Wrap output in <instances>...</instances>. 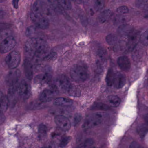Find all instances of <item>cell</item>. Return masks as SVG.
Here are the masks:
<instances>
[{"label":"cell","mask_w":148,"mask_h":148,"mask_svg":"<svg viewBox=\"0 0 148 148\" xmlns=\"http://www.w3.org/2000/svg\"><path fill=\"white\" fill-rule=\"evenodd\" d=\"M112 15V11L109 9H106L101 12L98 16V21L101 23H104L109 20Z\"/></svg>","instance_id":"obj_18"},{"label":"cell","mask_w":148,"mask_h":148,"mask_svg":"<svg viewBox=\"0 0 148 148\" xmlns=\"http://www.w3.org/2000/svg\"><path fill=\"white\" fill-rule=\"evenodd\" d=\"M30 17L35 26L39 29H47L49 26L48 19L39 13H36L31 10Z\"/></svg>","instance_id":"obj_5"},{"label":"cell","mask_w":148,"mask_h":148,"mask_svg":"<svg viewBox=\"0 0 148 148\" xmlns=\"http://www.w3.org/2000/svg\"><path fill=\"white\" fill-rule=\"evenodd\" d=\"M5 96H6L4 95L3 93L1 91H0V104L1 103L3 100Z\"/></svg>","instance_id":"obj_42"},{"label":"cell","mask_w":148,"mask_h":148,"mask_svg":"<svg viewBox=\"0 0 148 148\" xmlns=\"http://www.w3.org/2000/svg\"><path fill=\"white\" fill-rule=\"evenodd\" d=\"M47 127L43 124H41L39 125L38 127V135L40 138H43L47 135Z\"/></svg>","instance_id":"obj_29"},{"label":"cell","mask_w":148,"mask_h":148,"mask_svg":"<svg viewBox=\"0 0 148 148\" xmlns=\"http://www.w3.org/2000/svg\"><path fill=\"white\" fill-rule=\"evenodd\" d=\"M102 113H96L87 116L83 123L82 127L85 130H88L101 124L104 119Z\"/></svg>","instance_id":"obj_3"},{"label":"cell","mask_w":148,"mask_h":148,"mask_svg":"<svg viewBox=\"0 0 148 148\" xmlns=\"http://www.w3.org/2000/svg\"><path fill=\"white\" fill-rule=\"evenodd\" d=\"M6 117L4 115V113L0 111V125L2 124L5 121Z\"/></svg>","instance_id":"obj_40"},{"label":"cell","mask_w":148,"mask_h":148,"mask_svg":"<svg viewBox=\"0 0 148 148\" xmlns=\"http://www.w3.org/2000/svg\"><path fill=\"white\" fill-rule=\"evenodd\" d=\"M17 93L20 97L23 100L28 99L31 93L30 84L26 80H22L18 84Z\"/></svg>","instance_id":"obj_8"},{"label":"cell","mask_w":148,"mask_h":148,"mask_svg":"<svg viewBox=\"0 0 148 148\" xmlns=\"http://www.w3.org/2000/svg\"><path fill=\"white\" fill-rule=\"evenodd\" d=\"M107 101L110 106L115 108L118 107L121 102L120 97L115 95L109 96L107 98Z\"/></svg>","instance_id":"obj_20"},{"label":"cell","mask_w":148,"mask_h":148,"mask_svg":"<svg viewBox=\"0 0 148 148\" xmlns=\"http://www.w3.org/2000/svg\"><path fill=\"white\" fill-rule=\"evenodd\" d=\"M115 73L112 69H109L106 76V82L109 86H113V81Z\"/></svg>","instance_id":"obj_23"},{"label":"cell","mask_w":148,"mask_h":148,"mask_svg":"<svg viewBox=\"0 0 148 148\" xmlns=\"http://www.w3.org/2000/svg\"><path fill=\"white\" fill-rule=\"evenodd\" d=\"M94 143L92 139H87L76 148H94Z\"/></svg>","instance_id":"obj_26"},{"label":"cell","mask_w":148,"mask_h":148,"mask_svg":"<svg viewBox=\"0 0 148 148\" xmlns=\"http://www.w3.org/2000/svg\"><path fill=\"white\" fill-rule=\"evenodd\" d=\"M73 101L67 97H60L56 98L54 101V104L56 106H69L72 105Z\"/></svg>","instance_id":"obj_17"},{"label":"cell","mask_w":148,"mask_h":148,"mask_svg":"<svg viewBox=\"0 0 148 148\" xmlns=\"http://www.w3.org/2000/svg\"><path fill=\"white\" fill-rule=\"evenodd\" d=\"M31 10L42 14L47 18L48 16H51L53 15V11L51 8L45 2L42 0H36L33 4Z\"/></svg>","instance_id":"obj_6"},{"label":"cell","mask_w":148,"mask_h":148,"mask_svg":"<svg viewBox=\"0 0 148 148\" xmlns=\"http://www.w3.org/2000/svg\"><path fill=\"white\" fill-rule=\"evenodd\" d=\"M52 77L51 71L50 69H46L41 73L38 74L34 79V82L36 84L43 85L50 81Z\"/></svg>","instance_id":"obj_10"},{"label":"cell","mask_w":148,"mask_h":148,"mask_svg":"<svg viewBox=\"0 0 148 148\" xmlns=\"http://www.w3.org/2000/svg\"><path fill=\"white\" fill-rule=\"evenodd\" d=\"M70 140H71V137L70 136H64L61 140L60 143V147L62 148L65 147L70 142Z\"/></svg>","instance_id":"obj_35"},{"label":"cell","mask_w":148,"mask_h":148,"mask_svg":"<svg viewBox=\"0 0 148 148\" xmlns=\"http://www.w3.org/2000/svg\"><path fill=\"white\" fill-rule=\"evenodd\" d=\"M0 53H5L12 50L16 45L15 39L7 31L0 33Z\"/></svg>","instance_id":"obj_2"},{"label":"cell","mask_w":148,"mask_h":148,"mask_svg":"<svg viewBox=\"0 0 148 148\" xmlns=\"http://www.w3.org/2000/svg\"><path fill=\"white\" fill-rule=\"evenodd\" d=\"M126 16H118L116 18L115 22V23L117 24H124V23L127 21V19H126Z\"/></svg>","instance_id":"obj_37"},{"label":"cell","mask_w":148,"mask_h":148,"mask_svg":"<svg viewBox=\"0 0 148 148\" xmlns=\"http://www.w3.org/2000/svg\"><path fill=\"white\" fill-rule=\"evenodd\" d=\"M24 72L27 79L31 80L33 77V65L30 60L28 59L24 60Z\"/></svg>","instance_id":"obj_16"},{"label":"cell","mask_w":148,"mask_h":148,"mask_svg":"<svg viewBox=\"0 0 148 148\" xmlns=\"http://www.w3.org/2000/svg\"><path fill=\"white\" fill-rule=\"evenodd\" d=\"M117 64L122 71L127 72L131 68V62L128 57L125 56H120L117 60Z\"/></svg>","instance_id":"obj_12"},{"label":"cell","mask_w":148,"mask_h":148,"mask_svg":"<svg viewBox=\"0 0 148 148\" xmlns=\"http://www.w3.org/2000/svg\"><path fill=\"white\" fill-rule=\"evenodd\" d=\"M21 59L20 53L17 51H13L7 56L5 58V62L9 68L14 69L19 65Z\"/></svg>","instance_id":"obj_7"},{"label":"cell","mask_w":148,"mask_h":148,"mask_svg":"<svg viewBox=\"0 0 148 148\" xmlns=\"http://www.w3.org/2000/svg\"><path fill=\"white\" fill-rule=\"evenodd\" d=\"M126 82V77L121 73H115L113 85L117 89L121 88L124 86Z\"/></svg>","instance_id":"obj_13"},{"label":"cell","mask_w":148,"mask_h":148,"mask_svg":"<svg viewBox=\"0 0 148 148\" xmlns=\"http://www.w3.org/2000/svg\"><path fill=\"white\" fill-rule=\"evenodd\" d=\"M73 1L76 2H80L81 1V0H73Z\"/></svg>","instance_id":"obj_45"},{"label":"cell","mask_w":148,"mask_h":148,"mask_svg":"<svg viewBox=\"0 0 148 148\" xmlns=\"http://www.w3.org/2000/svg\"><path fill=\"white\" fill-rule=\"evenodd\" d=\"M82 19H81V21L82 23L83 24H87V23H86V18L84 17V16H81Z\"/></svg>","instance_id":"obj_43"},{"label":"cell","mask_w":148,"mask_h":148,"mask_svg":"<svg viewBox=\"0 0 148 148\" xmlns=\"http://www.w3.org/2000/svg\"><path fill=\"white\" fill-rule=\"evenodd\" d=\"M66 92L69 94V95L76 97H78L81 95V91L79 87L72 84Z\"/></svg>","instance_id":"obj_21"},{"label":"cell","mask_w":148,"mask_h":148,"mask_svg":"<svg viewBox=\"0 0 148 148\" xmlns=\"http://www.w3.org/2000/svg\"><path fill=\"white\" fill-rule=\"evenodd\" d=\"M48 47L45 40L40 37L30 38L24 45V53L27 57L30 59L37 57L44 58L47 54Z\"/></svg>","instance_id":"obj_1"},{"label":"cell","mask_w":148,"mask_h":148,"mask_svg":"<svg viewBox=\"0 0 148 148\" xmlns=\"http://www.w3.org/2000/svg\"><path fill=\"white\" fill-rule=\"evenodd\" d=\"M148 30H147L142 34L140 38L142 43L146 46L148 45Z\"/></svg>","instance_id":"obj_36"},{"label":"cell","mask_w":148,"mask_h":148,"mask_svg":"<svg viewBox=\"0 0 148 148\" xmlns=\"http://www.w3.org/2000/svg\"><path fill=\"white\" fill-rule=\"evenodd\" d=\"M70 75L74 81L79 82H83L87 78V70L82 65H75L70 70Z\"/></svg>","instance_id":"obj_4"},{"label":"cell","mask_w":148,"mask_h":148,"mask_svg":"<svg viewBox=\"0 0 148 148\" xmlns=\"http://www.w3.org/2000/svg\"><path fill=\"white\" fill-rule=\"evenodd\" d=\"M147 127L145 125H141L137 128V133L141 138H144L147 133Z\"/></svg>","instance_id":"obj_27"},{"label":"cell","mask_w":148,"mask_h":148,"mask_svg":"<svg viewBox=\"0 0 148 148\" xmlns=\"http://www.w3.org/2000/svg\"><path fill=\"white\" fill-rule=\"evenodd\" d=\"M116 11L120 14H126L129 13V9L127 6H122L117 8Z\"/></svg>","instance_id":"obj_34"},{"label":"cell","mask_w":148,"mask_h":148,"mask_svg":"<svg viewBox=\"0 0 148 148\" xmlns=\"http://www.w3.org/2000/svg\"><path fill=\"white\" fill-rule=\"evenodd\" d=\"M135 4L136 7L140 9L148 10L147 0H135Z\"/></svg>","instance_id":"obj_25"},{"label":"cell","mask_w":148,"mask_h":148,"mask_svg":"<svg viewBox=\"0 0 148 148\" xmlns=\"http://www.w3.org/2000/svg\"><path fill=\"white\" fill-rule=\"evenodd\" d=\"M62 8L66 10H70L72 8L70 0H57Z\"/></svg>","instance_id":"obj_24"},{"label":"cell","mask_w":148,"mask_h":148,"mask_svg":"<svg viewBox=\"0 0 148 148\" xmlns=\"http://www.w3.org/2000/svg\"><path fill=\"white\" fill-rule=\"evenodd\" d=\"M46 148V147H43V148Z\"/></svg>","instance_id":"obj_46"},{"label":"cell","mask_w":148,"mask_h":148,"mask_svg":"<svg viewBox=\"0 0 148 148\" xmlns=\"http://www.w3.org/2000/svg\"><path fill=\"white\" fill-rule=\"evenodd\" d=\"M71 84V83L65 76H59L56 80V88L64 92H67Z\"/></svg>","instance_id":"obj_11"},{"label":"cell","mask_w":148,"mask_h":148,"mask_svg":"<svg viewBox=\"0 0 148 148\" xmlns=\"http://www.w3.org/2000/svg\"><path fill=\"white\" fill-rule=\"evenodd\" d=\"M54 9L58 12H61V7L60 6L57 0H47Z\"/></svg>","instance_id":"obj_32"},{"label":"cell","mask_w":148,"mask_h":148,"mask_svg":"<svg viewBox=\"0 0 148 148\" xmlns=\"http://www.w3.org/2000/svg\"><path fill=\"white\" fill-rule=\"evenodd\" d=\"M129 148H144L141 145L136 142H133L130 144Z\"/></svg>","instance_id":"obj_38"},{"label":"cell","mask_w":148,"mask_h":148,"mask_svg":"<svg viewBox=\"0 0 148 148\" xmlns=\"http://www.w3.org/2000/svg\"><path fill=\"white\" fill-rule=\"evenodd\" d=\"M55 122L61 130L67 131L71 128V123L65 116L61 115H56L54 118Z\"/></svg>","instance_id":"obj_9"},{"label":"cell","mask_w":148,"mask_h":148,"mask_svg":"<svg viewBox=\"0 0 148 148\" xmlns=\"http://www.w3.org/2000/svg\"><path fill=\"white\" fill-rule=\"evenodd\" d=\"M6 1H7V0H0V3L4 2Z\"/></svg>","instance_id":"obj_44"},{"label":"cell","mask_w":148,"mask_h":148,"mask_svg":"<svg viewBox=\"0 0 148 148\" xmlns=\"http://www.w3.org/2000/svg\"><path fill=\"white\" fill-rule=\"evenodd\" d=\"M128 45L129 47L134 46L139 39V34L138 32L133 30L129 36Z\"/></svg>","instance_id":"obj_22"},{"label":"cell","mask_w":148,"mask_h":148,"mask_svg":"<svg viewBox=\"0 0 148 148\" xmlns=\"http://www.w3.org/2000/svg\"><path fill=\"white\" fill-rule=\"evenodd\" d=\"M19 0H13L12 1V4L14 8L17 9L18 8V3Z\"/></svg>","instance_id":"obj_41"},{"label":"cell","mask_w":148,"mask_h":148,"mask_svg":"<svg viewBox=\"0 0 148 148\" xmlns=\"http://www.w3.org/2000/svg\"><path fill=\"white\" fill-rule=\"evenodd\" d=\"M104 0H96L94 3L95 10L96 11L102 10L104 7Z\"/></svg>","instance_id":"obj_31"},{"label":"cell","mask_w":148,"mask_h":148,"mask_svg":"<svg viewBox=\"0 0 148 148\" xmlns=\"http://www.w3.org/2000/svg\"><path fill=\"white\" fill-rule=\"evenodd\" d=\"M81 120V116L80 115H77L75 116L74 120V126L77 125L80 122Z\"/></svg>","instance_id":"obj_39"},{"label":"cell","mask_w":148,"mask_h":148,"mask_svg":"<svg viewBox=\"0 0 148 148\" xmlns=\"http://www.w3.org/2000/svg\"><path fill=\"white\" fill-rule=\"evenodd\" d=\"M21 77V72L18 69L11 71L7 76V82L9 86L18 83Z\"/></svg>","instance_id":"obj_14"},{"label":"cell","mask_w":148,"mask_h":148,"mask_svg":"<svg viewBox=\"0 0 148 148\" xmlns=\"http://www.w3.org/2000/svg\"><path fill=\"white\" fill-rule=\"evenodd\" d=\"M37 28L36 26H30L28 27L26 29V36L30 38H33V36L35 35L37 33Z\"/></svg>","instance_id":"obj_28"},{"label":"cell","mask_w":148,"mask_h":148,"mask_svg":"<svg viewBox=\"0 0 148 148\" xmlns=\"http://www.w3.org/2000/svg\"><path fill=\"white\" fill-rule=\"evenodd\" d=\"M94 109L99 110H107L109 109V107L106 104L102 103H96L93 106Z\"/></svg>","instance_id":"obj_33"},{"label":"cell","mask_w":148,"mask_h":148,"mask_svg":"<svg viewBox=\"0 0 148 148\" xmlns=\"http://www.w3.org/2000/svg\"><path fill=\"white\" fill-rule=\"evenodd\" d=\"M55 95V91L53 89H46L40 95V101L42 103L47 102L51 101Z\"/></svg>","instance_id":"obj_15"},{"label":"cell","mask_w":148,"mask_h":148,"mask_svg":"<svg viewBox=\"0 0 148 148\" xmlns=\"http://www.w3.org/2000/svg\"><path fill=\"white\" fill-rule=\"evenodd\" d=\"M134 30L130 25L123 24L121 25L118 29V32L120 34L124 36H129L131 32Z\"/></svg>","instance_id":"obj_19"},{"label":"cell","mask_w":148,"mask_h":148,"mask_svg":"<svg viewBox=\"0 0 148 148\" xmlns=\"http://www.w3.org/2000/svg\"><path fill=\"white\" fill-rule=\"evenodd\" d=\"M117 40L118 38L116 36L113 34L109 35L106 37L107 42L110 45H114L116 44V43H117Z\"/></svg>","instance_id":"obj_30"}]
</instances>
